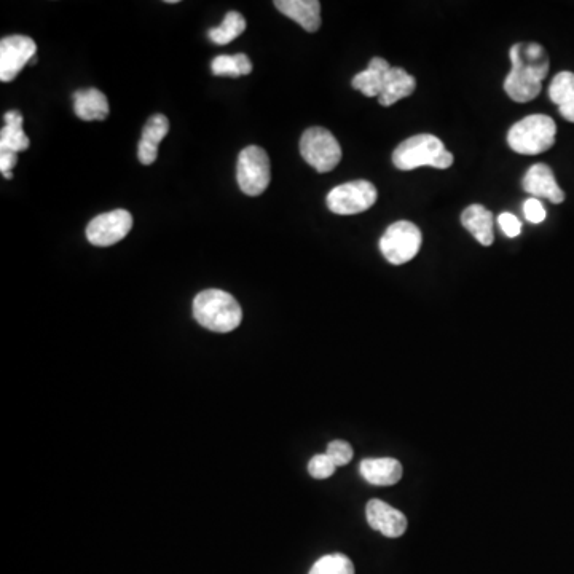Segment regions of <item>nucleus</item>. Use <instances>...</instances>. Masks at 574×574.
Segmentation results:
<instances>
[{"instance_id": "0eeeda50", "label": "nucleus", "mask_w": 574, "mask_h": 574, "mask_svg": "<svg viewBox=\"0 0 574 574\" xmlns=\"http://www.w3.org/2000/svg\"><path fill=\"white\" fill-rule=\"evenodd\" d=\"M421 230L409 221L391 224L380 240V251L390 264L404 265L420 252Z\"/></svg>"}, {"instance_id": "6e6552de", "label": "nucleus", "mask_w": 574, "mask_h": 574, "mask_svg": "<svg viewBox=\"0 0 574 574\" xmlns=\"http://www.w3.org/2000/svg\"><path fill=\"white\" fill-rule=\"evenodd\" d=\"M378 192L369 181H353L339 185L327 195V208L340 216L361 214L372 208L377 201Z\"/></svg>"}, {"instance_id": "cd10ccee", "label": "nucleus", "mask_w": 574, "mask_h": 574, "mask_svg": "<svg viewBox=\"0 0 574 574\" xmlns=\"http://www.w3.org/2000/svg\"><path fill=\"white\" fill-rule=\"evenodd\" d=\"M498 224H500L504 235L509 236V238H516V236H519L520 232H522V222H520L519 217L514 216V214H500Z\"/></svg>"}, {"instance_id": "7ed1b4c3", "label": "nucleus", "mask_w": 574, "mask_h": 574, "mask_svg": "<svg viewBox=\"0 0 574 574\" xmlns=\"http://www.w3.org/2000/svg\"><path fill=\"white\" fill-rule=\"evenodd\" d=\"M393 163L401 171L417 170L421 166L447 170L453 165V155L434 134H417L396 147Z\"/></svg>"}, {"instance_id": "a878e982", "label": "nucleus", "mask_w": 574, "mask_h": 574, "mask_svg": "<svg viewBox=\"0 0 574 574\" xmlns=\"http://www.w3.org/2000/svg\"><path fill=\"white\" fill-rule=\"evenodd\" d=\"M327 457L334 461L335 466L340 468V466H346L353 460V447L346 441H332L327 447L326 452Z\"/></svg>"}, {"instance_id": "f03ea898", "label": "nucleus", "mask_w": 574, "mask_h": 574, "mask_svg": "<svg viewBox=\"0 0 574 574\" xmlns=\"http://www.w3.org/2000/svg\"><path fill=\"white\" fill-rule=\"evenodd\" d=\"M193 318L208 331L227 334L240 326L243 310L229 292L206 289L193 300Z\"/></svg>"}, {"instance_id": "dca6fc26", "label": "nucleus", "mask_w": 574, "mask_h": 574, "mask_svg": "<svg viewBox=\"0 0 574 574\" xmlns=\"http://www.w3.org/2000/svg\"><path fill=\"white\" fill-rule=\"evenodd\" d=\"M417 88L415 77L405 72L402 67H391L386 74L382 95L378 96V103L388 107L398 103L401 99L409 98Z\"/></svg>"}, {"instance_id": "c85d7f7f", "label": "nucleus", "mask_w": 574, "mask_h": 574, "mask_svg": "<svg viewBox=\"0 0 574 574\" xmlns=\"http://www.w3.org/2000/svg\"><path fill=\"white\" fill-rule=\"evenodd\" d=\"M18 163V154L15 152H0V171L5 179H13L12 170Z\"/></svg>"}, {"instance_id": "a211bd4d", "label": "nucleus", "mask_w": 574, "mask_h": 574, "mask_svg": "<svg viewBox=\"0 0 574 574\" xmlns=\"http://www.w3.org/2000/svg\"><path fill=\"white\" fill-rule=\"evenodd\" d=\"M461 224L482 246H492L495 241L493 214L485 206L471 205L464 209L461 214Z\"/></svg>"}, {"instance_id": "39448f33", "label": "nucleus", "mask_w": 574, "mask_h": 574, "mask_svg": "<svg viewBox=\"0 0 574 574\" xmlns=\"http://www.w3.org/2000/svg\"><path fill=\"white\" fill-rule=\"evenodd\" d=\"M300 154L318 173H329L342 160V147L331 131L313 126L302 134Z\"/></svg>"}, {"instance_id": "9d476101", "label": "nucleus", "mask_w": 574, "mask_h": 574, "mask_svg": "<svg viewBox=\"0 0 574 574\" xmlns=\"http://www.w3.org/2000/svg\"><path fill=\"white\" fill-rule=\"evenodd\" d=\"M37 52V45L28 36H8L0 42V80L12 82L23 67L31 63Z\"/></svg>"}, {"instance_id": "f8f14e48", "label": "nucleus", "mask_w": 574, "mask_h": 574, "mask_svg": "<svg viewBox=\"0 0 574 574\" xmlns=\"http://www.w3.org/2000/svg\"><path fill=\"white\" fill-rule=\"evenodd\" d=\"M367 522L386 538H399L407 530V517L382 500H370L366 508Z\"/></svg>"}, {"instance_id": "4be33fe9", "label": "nucleus", "mask_w": 574, "mask_h": 574, "mask_svg": "<svg viewBox=\"0 0 574 574\" xmlns=\"http://www.w3.org/2000/svg\"><path fill=\"white\" fill-rule=\"evenodd\" d=\"M308 574H354V565L346 555H324L311 567Z\"/></svg>"}, {"instance_id": "f3484780", "label": "nucleus", "mask_w": 574, "mask_h": 574, "mask_svg": "<svg viewBox=\"0 0 574 574\" xmlns=\"http://www.w3.org/2000/svg\"><path fill=\"white\" fill-rule=\"evenodd\" d=\"M391 66L383 58H372L366 71L354 75L351 80V87L354 90L361 91L362 95L367 98H375L382 95L383 85H385L386 74L390 71Z\"/></svg>"}, {"instance_id": "ddd939ff", "label": "nucleus", "mask_w": 574, "mask_h": 574, "mask_svg": "<svg viewBox=\"0 0 574 574\" xmlns=\"http://www.w3.org/2000/svg\"><path fill=\"white\" fill-rule=\"evenodd\" d=\"M275 7L307 32L321 28V4L318 0H276Z\"/></svg>"}, {"instance_id": "412c9836", "label": "nucleus", "mask_w": 574, "mask_h": 574, "mask_svg": "<svg viewBox=\"0 0 574 574\" xmlns=\"http://www.w3.org/2000/svg\"><path fill=\"white\" fill-rule=\"evenodd\" d=\"M244 29H246L244 16L238 12H229L225 15L219 28L209 29L208 37L213 44L227 45L238 39L243 34Z\"/></svg>"}, {"instance_id": "6ab92c4d", "label": "nucleus", "mask_w": 574, "mask_h": 574, "mask_svg": "<svg viewBox=\"0 0 574 574\" xmlns=\"http://www.w3.org/2000/svg\"><path fill=\"white\" fill-rule=\"evenodd\" d=\"M552 103L559 107L560 115L567 122L574 123V74L563 71L555 75L549 87Z\"/></svg>"}, {"instance_id": "aec40b11", "label": "nucleus", "mask_w": 574, "mask_h": 574, "mask_svg": "<svg viewBox=\"0 0 574 574\" xmlns=\"http://www.w3.org/2000/svg\"><path fill=\"white\" fill-rule=\"evenodd\" d=\"M5 125L0 131V152L20 154L28 150L29 138L23 131V115L20 111H8L4 115Z\"/></svg>"}, {"instance_id": "c756f323", "label": "nucleus", "mask_w": 574, "mask_h": 574, "mask_svg": "<svg viewBox=\"0 0 574 574\" xmlns=\"http://www.w3.org/2000/svg\"><path fill=\"white\" fill-rule=\"evenodd\" d=\"M138 157L139 162H141L142 165L146 166L152 165V163H154L155 160H157L158 147L149 146V144H146V142L139 141Z\"/></svg>"}, {"instance_id": "f257e3e1", "label": "nucleus", "mask_w": 574, "mask_h": 574, "mask_svg": "<svg viewBox=\"0 0 574 574\" xmlns=\"http://www.w3.org/2000/svg\"><path fill=\"white\" fill-rule=\"evenodd\" d=\"M509 56L512 69L504 80V91L516 103H530L538 98L549 74L546 50L539 44H516Z\"/></svg>"}, {"instance_id": "5701e85b", "label": "nucleus", "mask_w": 574, "mask_h": 574, "mask_svg": "<svg viewBox=\"0 0 574 574\" xmlns=\"http://www.w3.org/2000/svg\"><path fill=\"white\" fill-rule=\"evenodd\" d=\"M170 131V122L163 114L154 115L147 120L142 130L141 141L146 142L149 146L158 147V144L166 138V134Z\"/></svg>"}, {"instance_id": "bb28decb", "label": "nucleus", "mask_w": 574, "mask_h": 574, "mask_svg": "<svg viewBox=\"0 0 574 574\" xmlns=\"http://www.w3.org/2000/svg\"><path fill=\"white\" fill-rule=\"evenodd\" d=\"M523 216L530 224H541V222L546 221V208L538 198H528L523 203Z\"/></svg>"}, {"instance_id": "9b49d317", "label": "nucleus", "mask_w": 574, "mask_h": 574, "mask_svg": "<svg viewBox=\"0 0 574 574\" xmlns=\"http://www.w3.org/2000/svg\"><path fill=\"white\" fill-rule=\"evenodd\" d=\"M523 190L533 198H546L554 205L565 201V193L555 181L554 171L544 163H536L527 171L522 181Z\"/></svg>"}, {"instance_id": "423d86ee", "label": "nucleus", "mask_w": 574, "mask_h": 574, "mask_svg": "<svg viewBox=\"0 0 574 574\" xmlns=\"http://www.w3.org/2000/svg\"><path fill=\"white\" fill-rule=\"evenodd\" d=\"M236 179L241 192L248 197H259L267 190L272 179L270 158L259 146H249L241 150L236 166Z\"/></svg>"}, {"instance_id": "393cba45", "label": "nucleus", "mask_w": 574, "mask_h": 574, "mask_svg": "<svg viewBox=\"0 0 574 574\" xmlns=\"http://www.w3.org/2000/svg\"><path fill=\"white\" fill-rule=\"evenodd\" d=\"M335 469H337V466H335L331 458L327 457L326 453L324 455H315L308 463L310 476L318 480L329 479V477L334 476Z\"/></svg>"}, {"instance_id": "1a4fd4ad", "label": "nucleus", "mask_w": 574, "mask_h": 574, "mask_svg": "<svg viewBox=\"0 0 574 574\" xmlns=\"http://www.w3.org/2000/svg\"><path fill=\"white\" fill-rule=\"evenodd\" d=\"M133 229V216L125 209L99 214L88 224L87 238L93 246L107 248L122 241Z\"/></svg>"}, {"instance_id": "4468645a", "label": "nucleus", "mask_w": 574, "mask_h": 574, "mask_svg": "<svg viewBox=\"0 0 574 574\" xmlns=\"http://www.w3.org/2000/svg\"><path fill=\"white\" fill-rule=\"evenodd\" d=\"M74 112L85 122H103L109 117L111 109L103 91L88 88L74 93Z\"/></svg>"}, {"instance_id": "2eb2a0df", "label": "nucleus", "mask_w": 574, "mask_h": 574, "mask_svg": "<svg viewBox=\"0 0 574 574\" xmlns=\"http://www.w3.org/2000/svg\"><path fill=\"white\" fill-rule=\"evenodd\" d=\"M359 469L369 484L378 487L396 485L402 477V464L394 458H367Z\"/></svg>"}, {"instance_id": "20e7f679", "label": "nucleus", "mask_w": 574, "mask_h": 574, "mask_svg": "<svg viewBox=\"0 0 574 574\" xmlns=\"http://www.w3.org/2000/svg\"><path fill=\"white\" fill-rule=\"evenodd\" d=\"M557 138V125L543 114L528 115L512 126L508 144L520 155H539L551 149Z\"/></svg>"}, {"instance_id": "b1692460", "label": "nucleus", "mask_w": 574, "mask_h": 574, "mask_svg": "<svg viewBox=\"0 0 574 574\" xmlns=\"http://www.w3.org/2000/svg\"><path fill=\"white\" fill-rule=\"evenodd\" d=\"M211 71L217 77H241L240 66L236 55H221L214 58Z\"/></svg>"}]
</instances>
